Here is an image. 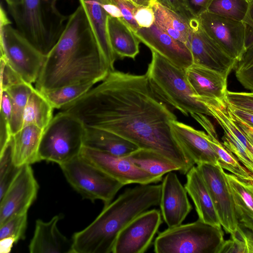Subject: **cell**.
I'll use <instances>...</instances> for the list:
<instances>
[{
	"label": "cell",
	"mask_w": 253,
	"mask_h": 253,
	"mask_svg": "<svg viewBox=\"0 0 253 253\" xmlns=\"http://www.w3.org/2000/svg\"><path fill=\"white\" fill-rule=\"evenodd\" d=\"M61 111L86 126L114 133L139 149L163 156L178 166L183 174L194 166L172 135L171 123L176 116L155 93L145 74L111 71Z\"/></svg>",
	"instance_id": "6da1fadb"
},
{
	"label": "cell",
	"mask_w": 253,
	"mask_h": 253,
	"mask_svg": "<svg viewBox=\"0 0 253 253\" xmlns=\"http://www.w3.org/2000/svg\"><path fill=\"white\" fill-rule=\"evenodd\" d=\"M111 71L82 7L69 16L60 39L45 56L35 88L45 92L103 81Z\"/></svg>",
	"instance_id": "7a4b0ae2"
},
{
	"label": "cell",
	"mask_w": 253,
	"mask_h": 253,
	"mask_svg": "<svg viewBox=\"0 0 253 253\" xmlns=\"http://www.w3.org/2000/svg\"><path fill=\"white\" fill-rule=\"evenodd\" d=\"M161 188V184H149L126 189L88 226L74 234L72 253H113L120 231L150 208L159 205Z\"/></svg>",
	"instance_id": "3957f363"
},
{
	"label": "cell",
	"mask_w": 253,
	"mask_h": 253,
	"mask_svg": "<svg viewBox=\"0 0 253 253\" xmlns=\"http://www.w3.org/2000/svg\"><path fill=\"white\" fill-rule=\"evenodd\" d=\"M58 0H22L7 5L16 29L45 56L61 36L69 16L58 9Z\"/></svg>",
	"instance_id": "277c9868"
},
{
	"label": "cell",
	"mask_w": 253,
	"mask_h": 253,
	"mask_svg": "<svg viewBox=\"0 0 253 253\" xmlns=\"http://www.w3.org/2000/svg\"><path fill=\"white\" fill-rule=\"evenodd\" d=\"M151 52L145 75L157 96L186 116L194 113L210 116L205 105L197 99L185 69L154 51Z\"/></svg>",
	"instance_id": "5b68a950"
},
{
	"label": "cell",
	"mask_w": 253,
	"mask_h": 253,
	"mask_svg": "<svg viewBox=\"0 0 253 253\" xmlns=\"http://www.w3.org/2000/svg\"><path fill=\"white\" fill-rule=\"evenodd\" d=\"M221 227L200 219L168 227L159 233L154 243L156 253H218L224 242Z\"/></svg>",
	"instance_id": "8992f818"
},
{
	"label": "cell",
	"mask_w": 253,
	"mask_h": 253,
	"mask_svg": "<svg viewBox=\"0 0 253 253\" xmlns=\"http://www.w3.org/2000/svg\"><path fill=\"white\" fill-rule=\"evenodd\" d=\"M85 127L75 116L58 112L43 130L39 149L41 161L60 165L79 156L84 146Z\"/></svg>",
	"instance_id": "52a82bcc"
},
{
	"label": "cell",
	"mask_w": 253,
	"mask_h": 253,
	"mask_svg": "<svg viewBox=\"0 0 253 253\" xmlns=\"http://www.w3.org/2000/svg\"><path fill=\"white\" fill-rule=\"evenodd\" d=\"M0 56L27 83L35 84L43 64L45 56L32 45L16 29L0 6Z\"/></svg>",
	"instance_id": "ba28073f"
},
{
	"label": "cell",
	"mask_w": 253,
	"mask_h": 253,
	"mask_svg": "<svg viewBox=\"0 0 253 253\" xmlns=\"http://www.w3.org/2000/svg\"><path fill=\"white\" fill-rule=\"evenodd\" d=\"M68 183L84 198L100 200L104 206L112 202L124 186L103 170L83 159L80 155L59 165Z\"/></svg>",
	"instance_id": "9c48e42d"
},
{
	"label": "cell",
	"mask_w": 253,
	"mask_h": 253,
	"mask_svg": "<svg viewBox=\"0 0 253 253\" xmlns=\"http://www.w3.org/2000/svg\"><path fill=\"white\" fill-rule=\"evenodd\" d=\"M197 168L206 184L221 225L227 233H232L239 221L226 172L219 163H203Z\"/></svg>",
	"instance_id": "30bf717a"
},
{
	"label": "cell",
	"mask_w": 253,
	"mask_h": 253,
	"mask_svg": "<svg viewBox=\"0 0 253 253\" xmlns=\"http://www.w3.org/2000/svg\"><path fill=\"white\" fill-rule=\"evenodd\" d=\"M80 156L124 185L157 183L163 178L154 176L136 166L127 157H120L83 146Z\"/></svg>",
	"instance_id": "8fae6325"
},
{
	"label": "cell",
	"mask_w": 253,
	"mask_h": 253,
	"mask_svg": "<svg viewBox=\"0 0 253 253\" xmlns=\"http://www.w3.org/2000/svg\"><path fill=\"white\" fill-rule=\"evenodd\" d=\"M198 18L204 31L230 57L237 62L246 50L245 27L243 21L208 11Z\"/></svg>",
	"instance_id": "7c38bea8"
},
{
	"label": "cell",
	"mask_w": 253,
	"mask_h": 253,
	"mask_svg": "<svg viewBox=\"0 0 253 253\" xmlns=\"http://www.w3.org/2000/svg\"><path fill=\"white\" fill-rule=\"evenodd\" d=\"M39 188L31 165L19 167L0 198V225L14 215L28 212L37 198Z\"/></svg>",
	"instance_id": "4fadbf2b"
},
{
	"label": "cell",
	"mask_w": 253,
	"mask_h": 253,
	"mask_svg": "<svg viewBox=\"0 0 253 253\" xmlns=\"http://www.w3.org/2000/svg\"><path fill=\"white\" fill-rule=\"evenodd\" d=\"M162 214L153 209L140 214L119 233L113 253H143L152 244L162 223Z\"/></svg>",
	"instance_id": "5bb4252c"
},
{
	"label": "cell",
	"mask_w": 253,
	"mask_h": 253,
	"mask_svg": "<svg viewBox=\"0 0 253 253\" xmlns=\"http://www.w3.org/2000/svg\"><path fill=\"white\" fill-rule=\"evenodd\" d=\"M189 25L191 31L189 48L193 63L217 71L228 77L237 62L204 31L197 17L193 19Z\"/></svg>",
	"instance_id": "9a60e30c"
},
{
	"label": "cell",
	"mask_w": 253,
	"mask_h": 253,
	"mask_svg": "<svg viewBox=\"0 0 253 253\" xmlns=\"http://www.w3.org/2000/svg\"><path fill=\"white\" fill-rule=\"evenodd\" d=\"M134 34L151 51L178 67L185 69L193 63L189 47L163 32L155 23L149 28H140Z\"/></svg>",
	"instance_id": "2e32d148"
},
{
	"label": "cell",
	"mask_w": 253,
	"mask_h": 253,
	"mask_svg": "<svg viewBox=\"0 0 253 253\" xmlns=\"http://www.w3.org/2000/svg\"><path fill=\"white\" fill-rule=\"evenodd\" d=\"M161 186L159 206L162 216L168 227L179 225L192 209L187 191L172 171L167 173Z\"/></svg>",
	"instance_id": "e0dca14e"
},
{
	"label": "cell",
	"mask_w": 253,
	"mask_h": 253,
	"mask_svg": "<svg viewBox=\"0 0 253 253\" xmlns=\"http://www.w3.org/2000/svg\"><path fill=\"white\" fill-rule=\"evenodd\" d=\"M171 129L176 142L195 164L218 163V156L204 131L177 120L171 123Z\"/></svg>",
	"instance_id": "ac0fdd59"
},
{
	"label": "cell",
	"mask_w": 253,
	"mask_h": 253,
	"mask_svg": "<svg viewBox=\"0 0 253 253\" xmlns=\"http://www.w3.org/2000/svg\"><path fill=\"white\" fill-rule=\"evenodd\" d=\"M185 70L196 96L226 101L228 77L217 71L194 63Z\"/></svg>",
	"instance_id": "d6986e66"
},
{
	"label": "cell",
	"mask_w": 253,
	"mask_h": 253,
	"mask_svg": "<svg viewBox=\"0 0 253 253\" xmlns=\"http://www.w3.org/2000/svg\"><path fill=\"white\" fill-rule=\"evenodd\" d=\"M61 217L56 215L48 221L36 220L29 246L31 253H72V240L62 234L57 227Z\"/></svg>",
	"instance_id": "ffe728a7"
},
{
	"label": "cell",
	"mask_w": 253,
	"mask_h": 253,
	"mask_svg": "<svg viewBox=\"0 0 253 253\" xmlns=\"http://www.w3.org/2000/svg\"><path fill=\"white\" fill-rule=\"evenodd\" d=\"M184 187L193 201L198 219L205 223L221 227L206 184L197 167H193L186 173Z\"/></svg>",
	"instance_id": "44dd1931"
},
{
	"label": "cell",
	"mask_w": 253,
	"mask_h": 253,
	"mask_svg": "<svg viewBox=\"0 0 253 253\" xmlns=\"http://www.w3.org/2000/svg\"><path fill=\"white\" fill-rule=\"evenodd\" d=\"M79 0L111 71L115 70L116 56L109 40L107 22L109 16L104 6L107 0Z\"/></svg>",
	"instance_id": "7402d4cb"
},
{
	"label": "cell",
	"mask_w": 253,
	"mask_h": 253,
	"mask_svg": "<svg viewBox=\"0 0 253 253\" xmlns=\"http://www.w3.org/2000/svg\"><path fill=\"white\" fill-rule=\"evenodd\" d=\"M206 130L208 139L218 156V162L222 169L229 171L240 180L253 184V175L241 165L236 157L218 139L214 126L205 115H190Z\"/></svg>",
	"instance_id": "603a6c76"
},
{
	"label": "cell",
	"mask_w": 253,
	"mask_h": 253,
	"mask_svg": "<svg viewBox=\"0 0 253 253\" xmlns=\"http://www.w3.org/2000/svg\"><path fill=\"white\" fill-rule=\"evenodd\" d=\"M84 146L120 157H126L139 148L131 142L110 131L85 126Z\"/></svg>",
	"instance_id": "cb8c5ba5"
},
{
	"label": "cell",
	"mask_w": 253,
	"mask_h": 253,
	"mask_svg": "<svg viewBox=\"0 0 253 253\" xmlns=\"http://www.w3.org/2000/svg\"><path fill=\"white\" fill-rule=\"evenodd\" d=\"M43 130L30 125L12 135L13 162L17 167L40 162L39 149Z\"/></svg>",
	"instance_id": "d4e9b609"
},
{
	"label": "cell",
	"mask_w": 253,
	"mask_h": 253,
	"mask_svg": "<svg viewBox=\"0 0 253 253\" xmlns=\"http://www.w3.org/2000/svg\"><path fill=\"white\" fill-rule=\"evenodd\" d=\"M107 31L110 44L116 56L135 59L139 52L140 41L126 23L122 18L109 16Z\"/></svg>",
	"instance_id": "484cf974"
},
{
	"label": "cell",
	"mask_w": 253,
	"mask_h": 253,
	"mask_svg": "<svg viewBox=\"0 0 253 253\" xmlns=\"http://www.w3.org/2000/svg\"><path fill=\"white\" fill-rule=\"evenodd\" d=\"M239 223L253 230V184L226 173Z\"/></svg>",
	"instance_id": "4316f807"
},
{
	"label": "cell",
	"mask_w": 253,
	"mask_h": 253,
	"mask_svg": "<svg viewBox=\"0 0 253 253\" xmlns=\"http://www.w3.org/2000/svg\"><path fill=\"white\" fill-rule=\"evenodd\" d=\"M155 24L163 32L189 47L191 28L181 16L157 1L152 7Z\"/></svg>",
	"instance_id": "83f0119b"
},
{
	"label": "cell",
	"mask_w": 253,
	"mask_h": 253,
	"mask_svg": "<svg viewBox=\"0 0 253 253\" xmlns=\"http://www.w3.org/2000/svg\"><path fill=\"white\" fill-rule=\"evenodd\" d=\"M54 109L44 95L35 88L29 96L25 108L23 127L33 125L44 130L53 118Z\"/></svg>",
	"instance_id": "f1b7e54d"
},
{
	"label": "cell",
	"mask_w": 253,
	"mask_h": 253,
	"mask_svg": "<svg viewBox=\"0 0 253 253\" xmlns=\"http://www.w3.org/2000/svg\"><path fill=\"white\" fill-rule=\"evenodd\" d=\"M126 157L138 168L157 177L163 178L169 172L180 171L176 164L154 151L138 149Z\"/></svg>",
	"instance_id": "f546056e"
},
{
	"label": "cell",
	"mask_w": 253,
	"mask_h": 253,
	"mask_svg": "<svg viewBox=\"0 0 253 253\" xmlns=\"http://www.w3.org/2000/svg\"><path fill=\"white\" fill-rule=\"evenodd\" d=\"M32 84L24 82L5 90L12 100V112L10 122L12 135L23 127L25 108L31 93L35 89Z\"/></svg>",
	"instance_id": "4dcf8cb0"
},
{
	"label": "cell",
	"mask_w": 253,
	"mask_h": 253,
	"mask_svg": "<svg viewBox=\"0 0 253 253\" xmlns=\"http://www.w3.org/2000/svg\"><path fill=\"white\" fill-rule=\"evenodd\" d=\"M93 85L91 83L70 85L42 93L54 109H61L83 96Z\"/></svg>",
	"instance_id": "1f68e13d"
},
{
	"label": "cell",
	"mask_w": 253,
	"mask_h": 253,
	"mask_svg": "<svg viewBox=\"0 0 253 253\" xmlns=\"http://www.w3.org/2000/svg\"><path fill=\"white\" fill-rule=\"evenodd\" d=\"M230 235L218 253H253V230L238 223L236 230Z\"/></svg>",
	"instance_id": "d6a6232c"
},
{
	"label": "cell",
	"mask_w": 253,
	"mask_h": 253,
	"mask_svg": "<svg viewBox=\"0 0 253 253\" xmlns=\"http://www.w3.org/2000/svg\"><path fill=\"white\" fill-rule=\"evenodd\" d=\"M250 4V1L249 0H212L207 11L243 21Z\"/></svg>",
	"instance_id": "836d02e7"
},
{
	"label": "cell",
	"mask_w": 253,
	"mask_h": 253,
	"mask_svg": "<svg viewBox=\"0 0 253 253\" xmlns=\"http://www.w3.org/2000/svg\"><path fill=\"white\" fill-rule=\"evenodd\" d=\"M234 69L239 82L246 89L253 92V43L246 48Z\"/></svg>",
	"instance_id": "e575fe53"
},
{
	"label": "cell",
	"mask_w": 253,
	"mask_h": 253,
	"mask_svg": "<svg viewBox=\"0 0 253 253\" xmlns=\"http://www.w3.org/2000/svg\"><path fill=\"white\" fill-rule=\"evenodd\" d=\"M27 212L14 215L0 225V240L10 239L15 244L25 237L27 227Z\"/></svg>",
	"instance_id": "d590c367"
},
{
	"label": "cell",
	"mask_w": 253,
	"mask_h": 253,
	"mask_svg": "<svg viewBox=\"0 0 253 253\" xmlns=\"http://www.w3.org/2000/svg\"><path fill=\"white\" fill-rule=\"evenodd\" d=\"M1 91L25 82L19 74L8 63L3 57L0 58Z\"/></svg>",
	"instance_id": "8d00e7d4"
},
{
	"label": "cell",
	"mask_w": 253,
	"mask_h": 253,
	"mask_svg": "<svg viewBox=\"0 0 253 253\" xmlns=\"http://www.w3.org/2000/svg\"><path fill=\"white\" fill-rule=\"evenodd\" d=\"M226 102L239 109L253 113V92L227 91Z\"/></svg>",
	"instance_id": "74e56055"
},
{
	"label": "cell",
	"mask_w": 253,
	"mask_h": 253,
	"mask_svg": "<svg viewBox=\"0 0 253 253\" xmlns=\"http://www.w3.org/2000/svg\"><path fill=\"white\" fill-rule=\"evenodd\" d=\"M111 2L116 5L120 10L123 19L130 27L134 33L139 28L134 18V14L138 7L127 0H110Z\"/></svg>",
	"instance_id": "f35d334b"
},
{
	"label": "cell",
	"mask_w": 253,
	"mask_h": 253,
	"mask_svg": "<svg viewBox=\"0 0 253 253\" xmlns=\"http://www.w3.org/2000/svg\"><path fill=\"white\" fill-rule=\"evenodd\" d=\"M166 8L183 18L188 24L195 17L189 11L185 0H158Z\"/></svg>",
	"instance_id": "ab89813d"
},
{
	"label": "cell",
	"mask_w": 253,
	"mask_h": 253,
	"mask_svg": "<svg viewBox=\"0 0 253 253\" xmlns=\"http://www.w3.org/2000/svg\"><path fill=\"white\" fill-rule=\"evenodd\" d=\"M134 18L140 28H149L155 22L154 12L151 7H141L137 8Z\"/></svg>",
	"instance_id": "60d3db41"
},
{
	"label": "cell",
	"mask_w": 253,
	"mask_h": 253,
	"mask_svg": "<svg viewBox=\"0 0 253 253\" xmlns=\"http://www.w3.org/2000/svg\"><path fill=\"white\" fill-rule=\"evenodd\" d=\"M243 22L245 27V44L246 48H247L253 43V2H250Z\"/></svg>",
	"instance_id": "b9f144b4"
},
{
	"label": "cell",
	"mask_w": 253,
	"mask_h": 253,
	"mask_svg": "<svg viewBox=\"0 0 253 253\" xmlns=\"http://www.w3.org/2000/svg\"><path fill=\"white\" fill-rule=\"evenodd\" d=\"M212 0H185L186 6L195 17H198L204 12L208 10V8Z\"/></svg>",
	"instance_id": "7bdbcfd3"
},
{
	"label": "cell",
	"mask_w": 253,
	"mask_h": 253,
	"mask_svg": "<svg viewBox=\"0 0 253 253\" xmlns=\"http://www.w3.org/2000/svg\"><path fill=\"white\" fill-rule=\"evenodd\" d=\"M12 112V100L6 90L1 91L0 116H3L10 123Z\"/></svg>",
	"instance_id": "ee69618b"
},
{
	"label": "cell",
	"mask_w": 253,
	"mask_h": 253,
	"mask_svg": "<svg viewBox=\"0 0 253 253\" xmlns=\"http://www.w3.org/2000/svg\"><path fill=\"white\" fill-rule=\"evenodd\" d=\"M227 104L229 111L233 115L237 117L248 125L253 127V113L237 108L228 103Z\"/></svg>",
	"instance_id": "f6af8a7d"
},
{
	"label": "cell",
	"mask_w": 253,
	"mask_h": 253,
	"mask_svg": "<svg viewBox=\"0 0 253 253\" xmlns=\"http://www.w3.org/2000/svg\"><path fill=\"white\" fill-rule=\"evenodd\" d=\"M231 115L237 126L253 145V127L248 125L237 117L233 115L232 114Z\"/></svg>",
	"instance_id": "bcb514c9"
},
{
	"label": "cell",
	"mask_w": 253,
	"mask_h": 253,
	"mask_svg": "<svg viewBox=\"0 0 253 253\" xmlns=\"http://www.w3.org/2000/svg\"><path fill=\"white\" fill-rule=\"evenodd\" d=\"M13 244H15L14 241L10 239L0 240V253H7L10 252Z\"/></svg>",
	"instance_id": "7dc6e473"
},
{
	"label": "cell",
	"mask_w": 253,
	"mask_h": 253,
	"mask_svg": "<svg viewBox=\"0 0 253 253\" xmlns=\"http://www.w3.org/2000/svg\"><path fill=\"white\" fill-rule=\"evenodd\" d=\"M136 7H151L158 1V0H127Z\"/></svg>",
	"instance_id": "c3c4849f"
},
{
	"label": "cell",
	"mask_w": 253,
	"mask_h": 253,
	"mask_svg": "<svg viewBox=\"0 0 253 253\" xmlns=\"http://www.w3.org/2000/svg\"><path fill=\"white\" fill-rule=\"evenodd\" d=\"M7 5H14L19 3L21 2L22 0H5Z\"/></svg>",
	"instance_id": "681fc988"
}]
</instances>
